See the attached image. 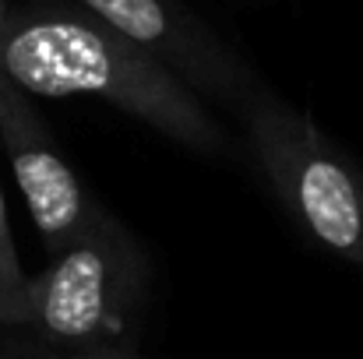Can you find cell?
<instances>
[{"label": "cell", "mask_w": 363, "mask_h": 359, "mask_svg": "<svg viewBox=\"0 0 363 359\" xmlns=\"http://www.w3.org/2000/svg\"><path fill=\"white\" fill-rule=\"evenodd\" d=\"M28 275L21 271L18 250H14V237H11V219H7V205H4V190H0V296L18 289Z\"/></svg>", "instance_id": "6"}, {"label": "cell", "mask_w": 363, "mask_h": 359, "mask_svg": "<svg viewBox=\"0 0 363 359\" xmlns=\"http://www.w3.org/2000/svg\"><path fill=\"white\" fill-rule=\"evenodd\" d=\"M148 261L106 215L85 239L0 296V328H25L57 353L123 349L145 307Z\"/></svg>", "instance_id": "2"}, {"label": "cell", "mask_w": 363, "mask_h": 359, "mask_svg": "<svg viewBox=\"0 0 363 359\" xmlns=\"http://www.w3.org/2000/svg\"><path fill=\"white\" fill-rule=\"evenodd\" d=\"M103 21L173 71L205 103H223L237 117L268 89L240 53L223 42L180 0H67Z\"/></svg>", "instance_id": "4"}, {"label": "cell", "mask_w": 363, "mask_h": 359, "mask_svg": "<svg viewBox=\"0 0 363 359\" xmlns=\"http://www.w3.org/2000/svg\"><path fill=\"white\" fill-rule=\"evenodd\" d=\"M247 148L286 215L325 250L363 264V169L307 110L264 89L240 113Z\"/></svg>", "instance_id": "3"}, {"label": "cell", "mask_w": 363, "mask_h": 359, "mask_svg": "<svg viewBox=\"0 0 363 359\" xmlns=\"http://www.w3.org/2000/svg\"><path fill=\"white\" fill-rule=\"evenodd\" d=\"M11 14H14V7H11V0H0V42H4V35H7V25H11Z\"/></svg>", "instance_id": "8"}, {"label": "cell", "mask_w": 363, "mask_h": 359, "mask_svg": "<svg viewBox=\"0 0 363 359\" xmlns=\"http://www.w3.org/2000/svg\"><path fill=\"white\" fill-rule=\"evenodd\" d=\"M57 359H138L123 349H92V353H53Z\"/></svg>", "instance_id": "7"}, {"label": "cell", "mask_w": 363, "mask_h": 359, "mask_svg": "<svg viewBox=\"0 0 363 359\" xmlns=\"http://www.w3.org/2000/svg\"><path fill=\"white\" fill-rule=\"evenodd\" d=\"M0 359H4V349H0Z\"/></svg>", "instance_id": "10"}, {"label": "cell", "mask_w": 363, "mask_h": 359, "mask_svg": "<svg viewBox=\"0 0 363 359\" xmlns=\"http://www.w3.org/2000/svg\"><path fill=\"white\" fill-rule=\"evenodd\" d=\"M0 71L28 96H96L198 155H233L230 134L194 89L67 0L14 7L0 42Z\"/></svg>", "instance_id": "1"}, {"label": "cell", "mask_w": 363, "mask_h": 359, "mask_svg": "<svg viewBox=\"0 0 363 359\" xmlns=\"http://www.w3.org/2000/svg\"><path fill=\"white\" fill-rule=\"evenodd\" d=\"M0 144L7 152L14 183L28 205V215L50 257L71 250L106 219V212L82 187L67 159L57 152L46 120L35 110V99L25 89H18L4 71H0Z\"/></svg>", "instance_id": "5"}, {"label": "cell", "mask_w": 363, "mask_h": 359, "mask_svg": "<svg viewBox=\"0 0 363 359\" xmlns=\"http://www.w3.org/2000/svg\"><path fill=\"white\" fill-rule=\"evenodd\" d=\"M4 359H57L53 353H14V349H4Z\"/></svg>", "instance_id": "9"}]
</instances>
